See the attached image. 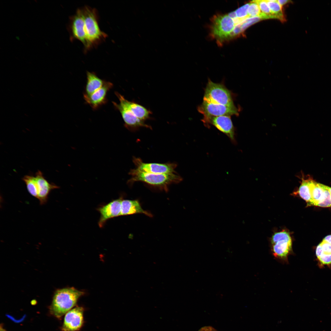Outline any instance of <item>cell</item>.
<instances>
[{
	"label": "cell",
	"instance_id": "cell-17",
	"mask_svg": "<svg viewBox=\"0 0 331 331\" xmlns=\"http://www.w3.org/2000/svg\"><path fill=\"white\" fill-rule=\"evenodd\" d=\"M138 213L143 214L150 217L152 216L151 213L142 208L138 200H122L121 216Z\"/></svg>",
	"mask_w": 331,
	"mask_h": 331
},
{
	"label": "cell",
	"instance_id": "cell-28",
	"mask_svg": "<svg viewBox=\"0 0 331 331\" xmlns=\"http://www.w3.org/2000/svg\"><path fill=\"white\" fill-rule=\"evenodd\" d=\"M318 259L320 262L323 264H331V254L324 253Z\"/></svg>",
	"mask_w": 331,
	"mask_h": 331
},
{
	"label": "cell",
	"instance_id": "cell-18",
	"mask_svg": "<svg viewBox=\"0 0 331 331\" xmlns=\"http://www.w3.org/2000/svg\"><path fill=\"white\" fill-rule=\"evenodd\" d=\"M86 82L83 94L89 95L100 89L105 80L99 77L94 72H86Z\"/></svg>",
	"mask_w": 331,
	"mask_h": 331
},
{
	"label": "cell",
	"instance_id": "cell-32",
	"mask_svg": "<svg viewBox=\"0 0 331 331\" xmlns=\"http://www.w3.org/2000/svg\"><path fill=\"white\" fill-rule=\"evenodd\" d=\"M277 1L281 6L287 3H290V2H292L291 1L288 0H279Z\"/></svg>",
	"mask_w": 331,
	"mask_h": 331
},
{
	"label": "cell",
	"instance_id": "cell-1",
	"mask_svg": "<svg viewBox=\"0 0 331 331\" xmlns=\"http://www.w3.org/2000/svg\"><path fill=\"white\" fill-rule=\"evenodd\" d=\"M129 174L131 176L128 181L130 185L135 182L141 181L166 191L168 190L170 185L178 183L182 180V177L176 173H154L143 172L135 169L131 170Z\"/></svg>",
	"mask_w": 331,
	"mask_h": 331
},
{
	"label": "cell",
	"instance_id": "cell-4",
	"mask_svg": "<svg viewBox=\"0 0 331 331\" xmlns=\"http://www.w3.org/2000/svg\"><path fill=\"white\" fill-rule=\"evenodd\" d=\"M235 26L234 19L228 14L215 15L211 20V35L221 44L233 39V32Z\"/></svg>",
	"mask_w": 331,
	"mask_h": 331
},
{
	"label": "cell",
	"instance_id": "cell-20",
	"mask_svg": "<svg viewBox=\"0 0 331 331\" xmlns=\"http://www.w3.org/2000/svg\"><path fill=\"white\" fill-rule=\"evenodd\" d=\"M311 180L302 179V183L297 191L299 196L307 203V206H311L312 198L310 187Z\"/></svg>",
	"mask_w": 331,
	"mask_h": 331
},
{
	"label": "cell",
	"instance_id": "cell-16",
	"mask_svg": "<svg viewBox=\"0 0 331 331\" xmlns=\"http://www.w3.org/2000/svg\"><path fill=\"white\" fill-rule=\"evenodd\" d=\"M115 94L120 103L129 109L138 118L144 121L150 119V115L152 113L150 110L139 104L127 100L117 92H115Z\"/></svg>",
	"mask_w": 331,
	"mask_h": 331
},
{
	"label": "cell",
	"instance_id": "cell-3",
	"mask_svg": "<svg viewBox=\"0 0 331 331\" xmlns=\"http://www.w3.org/2000/svg\"><path fill=\"white\" fill-rule=\"evenodd\" d=\"M81 8L84 20V30L90 49L98 45L108 36L100 29L96 9L87 6Z\"/></svg>",
	"mask_w": 331,
	"mask_h": 331
},
{
	"label": "cell",
	"instance_id": "cell-12",
	"mask_svg": "<svg viewBox=\"0 0 331 331\" xmlns=\"http://www.w3.org/2000/svg\"><path fill=\"white\" fill-rule=\"evenodd\" d=\"M113 84L105 80L100 89L91 94H83L85 103L89 105L93 110H96L105 105L108 101L107 96L108 92L112 88Z\"/></svg>",
	"mask_w": 331,
	"mask_h": 331
},
{
	"label": "cell",
	"instance_id": "cell-30",
	"mask_svg": "<svg viewBox=\"0 0 331 331\" xmlns=\"http://www.w3.org/2000/svg\"><path fill=\"white\" fill-rule=\"evenodd\" d=\"M324 253V252L322 247L320 244L317 246L316 248V254L317 257L318 258Z\"/></svg>",
	"mask_w": 331,
	"mask_h": 331
},
{
	"label": "cell",
	"instance_id": "cell-21",
	"mask_svg": "<svg viewBox=\"0 0 331 331\" xmlns=\"http://www.w3.org/2000/svg\"><path fill=\"white\" fill-rule=\"evenodd\" d=\"M22 180L25 184L29 194L37 199L38 189L35 177L26 175L23 177Z\"/></svg>",
	"mask_w": 331,
	"mask_h": 331
},
{
	"label": "cell",
	"instance_id": "cell-34",
	"mask_svg": "<svg viewBox=\"0 0 331 331\" xmlns=\"http://www.w3.org/2000/svg\"><path fill=\"white\" fill-rule=\"evenodd\" d=\"M328 188L331 195V187H328Z\"/></svg>",
	"mask_w": 331,
	"mask_h": 331
},
{
	"label": "cell",
	"instance_id": "cell-15",
	"mask_svg": "<svg viewBox=\"0 0 331 331\" xmlns=\"http://www.w3.org/2000/svg\"><path fill=\"white\" fill-rule=\"evenodd\" d=\"M38 189V199L40 204L44 205L47 203L48 195L51 190L59 187L54 184L50 183L44 177L43 173L38 170L35 176Z\"/></svg>",
	"mask_w": 331,
	"mask_h": 331
},
{
	"label": "cell",
	"instance_id": "cell-9",
	"mask_svg": "<svg viewBox=\"0 0 331 331\" xmlns=\"http://www.w3.org/2000/svg\"><path fill=\"white\" fill-rule=\"evenodd\" d=\"M202 120L206 127H209L210 124L214 126L226 134L233 143H236L234 128L230 116H212L203 119Z\"/></svg>",
	"mask_w": 331,
	"mask_h": 331
},
{
	"label": "cell",
	"instance_id": "cell-11",
	"mask_svg": "<svg viewBox=\"0 0 331 331\" xmlns=\"http://www.w3.org/2000/svg\"><path fill=\"white\" fill-rule=\"evenodd\" d=\"M84 309L77 306L68 312L65 315L62 331H77L82 327L84 323Z\"/></svg>",
	"mask_w": 331,
	"mask_h": 331
},
{
	"label": "cell",
	"instance_id": "cell-13",
	"mask_svg": "<svg viewBox=\"0 0 331 331\" xmlns=\"http://www.w3.org/2000/svg\"><path fill=\"white\" fill-rule=\"evenodd\" d=\"M112 102L115 108L120 113L124 126L128 129L135 130L141 127L151 128L150 126L138 118L129 109L121 103L119 102L117 104L114 101Z\"/></svg>",
	"mask_w": 331,
	"mask_h": 331
},
{
	"label": "cell",
	"instance_id": "cell-23",
	"mask_svg": "<svg viewBox=\"0 0 331 331\" xmlns=\"http://www.w3.org/2000/svg\"><path fill=\"white\" fill-rule=\"evenodd\" d=\"M256 1L260 9V17L262 20L275 18L274 17L268 5L266 0H256Z\"/></svg>",
	"mask_w": 331,
	"mask_h": 331
},
{
	"label": "cell",
	"instance_id": "cell-29",
	"mask_svg": "<svg viewBox=\"0 0 331 331\" xmlns=\"http://www.w3.org/2000/svg\"><path fill=\"white\" fill-rule=\"evenodd\" d=\"M324 253L331 254V245L323 241L320 243Z\"/></svg>",
	"mask_w": 331,
	"mask_h": 331
},
{
	"label": "cell",
	"instance_id": "cell-2",
	"mask_svg": "<svg viewBox=\"0 0 331 331\" xmlns=\"http://www.w3.org/2000/svg\"><path fill=\"white\" fill-rule=\"evenodd\" d=\"M83 294L82 291L74 287L57 290L50 307L51 314L58 318H61L76 305L78 299Z\"/></svg>",
	"mask_w": 331,
	"mask_h": 331
},
{
	"label": "cell",
	"instance_id": "cell-27",
	"mask_svg": "<svg viewBox=\"0 0 331 331\" xmlns=\"http://www.w3.org/2000/svg\"><path fill=\"white\" fill-rule=\"evenodd\" d=\"M261 20H262V18L259 17H249L245 19L240 23L241 24L242 32L251 25Z\"/></svg>",
	"mask_w": 331,
	"mask_h": 331
},
{
	"label": "cell",
	"instance_id": "cell-8",
	"mask_svg": "<svg viewBox=\"0 0 331 331\" xmlns=\"http://www.w3.org/2000/svg\"><path fill=\"white\" fill-rule=\"evenodd\" d=\"M84 20L81 8L78 9L75 13L70 17L68 27L71 40L77 39L83 44L85 51L89 50L86 36L84 32Z\"/></svg>",
	"mask_w": 331,
	"mask_h": 331
},
{
	"label": "cell",
	"instance_id": "cell-31",
	"mask_svg": "<svg viewBox=\"0 0 331 331\" xmlns=\"http://www.w3.org/2000/svg\"><path fill=\"white\" fill-rule=\"evenodd\" d=\"M198 331H218L212 327L205 326L202 327Z\"/></svg>",
	"mask_w": 331,
	"mask_h": 331
},
{
	"label": "cell",
	"instance_id": "cell-14",
	"mask_svg": "<svg viewBox=\"0 0 331 331\" xmlns=\"http://www.w3.org/2000/svg\"><path fill=\"white\" fill-rule=\"evenodd\" d=\"M122 201L121 199L115 200L98 208L100 214L98 225L100 227L109 219L121 216Z\"/></svg>",
	"mask_w": 331,
	"mask_h": 331
},
{
	"label": "cell",
	"instance_id": "cell-22",
	"mask_svg": "<svg viewBox=\"0 0 331 331\" xmlns=\"http://www.w3.org/2000/svg\"><path fill=\"white\" fill-rule=\"evenodd\" d=\"M268 5L275 18L283 22L286 19L282 10V6L277 0H266Z\"/></svg>",
	"mask_w": 331,
	"mask_h": 331
},
{
	"label": "cell",
	"instance_id": "cell-6",
	"mask_svg": "<svg viewBox=\"0 0 331 331\" xmlns=\"http://www.w3.org/2000/svg\"><path fill=\"white\" fill-rule=\"evenodd\" d=\"M271 250L274 257L280 261L287 262L292 252V240L290 233L283 230L275 233L271 239Z\"/></svg>",
	"mask_w": 331,
	"mask_h": 331
},
{
	"label": "cell",
	"instance_id": "cell-10",
	"mask_svg": "<svg viewBox=\"0 0 331 331\" xmlns=\"http://www.w3.org/2000/svg\"><path fill=\"white\" fill-rule=\"evenodd\" d=\"M133 161L136 169L143 172L159 174L176 173L175 169L177 165L174 163H146L140 158L135 157L133 158Z\"/></svg>",
	"mask_w": 331,
	"mask_h": 331
},
{
	"label": "cell",
	"instance_id": "cell-19",
	"mask_svg": "<svg viewBox=\"0 0 331 331\" xmlns=\"http://www.w3.org/2000/svg\"><path fill=\"white\" fill-rule=\"evenodd\" d=\"M310 187L312 200L311 206H316L324 196V185L317 183L311 180Z\"/></svg>",
	"mask_w": 331,
	"mask_h": 331
},
{
	"label": "cell",
	"instance_id": "cell-33",
	"mask_svg": "<svg viewBox=\"0 0 331 331\" xmlns=\"http://www.w3.org/2000/svg\"><path fill=\"white\" fill-rule=\"evenodd\" d=\"M323 241L327 242L331 245V234L326 236L323 239Z\"/></svg>",
	"mask_w": 331,
	"mask_h": 331
},
{
	"label": "cell",
	"instance_id": "cell-35",
	"mask_svg": "<svg viewBox=\"0 0 331 331\" xmlns=\"http://www.w3.org/2000/svg\"><path fill=\"white\" fill-rule=\"evenodd\" d=\"M1 331H4L3 330V329H2V330H1Z\"/></svg>",
	"mask_w": 331,
	"mask_h": 331
},
{
	"label": "cell",
	"instance_id": "cell-7",
	"mask_svg": "<svg viewBox=\"0 0 331 331\" xmlns=\"http://www.w3.org/2000/svg\"><path fill=\"white\" fill-rule=\"evenodd\" d=\"M197 109L204 116L203 119L223 116H238L239 110L235 106H227L209 103L203 101Z\"/></svg>",
	"mask_w": 331,
	"mask_h": 331
},
{
	"label": "cell",
	"instance_id": "cell-26",
	"mask_svg": "<svg viewBox=\"0 0 331 331\" xmlns=\"http://www.w3.org/2000/svg\"><path fill=\"white\" fill-rule=\"evenodd\" d=\"M248 13L249 17H260V10L256 0L252 1L250 2Z\"/></svg>",
	"mask_w": 331,
	"mask_h": 331
},
{
	"label": "cell",
	"instance_id": "cell-25",
	"mask_svg": "<svg viewBox=\"0 0 331 331\" xmlns=\"http://www.w3.org/2000/svg\"><path fill=\"white\" fill-rule=\"evenodd\" d=\"M327 186L324 185L325 194L322 200L317 205L322 207H331V195Z\"/></svg>",
	"mask_w": 331,
	"mask_h": 331
},
{
	"label": "cell",
	"instance_id": "cell-24",
	"mask_svg": "<svg viewBox=\"0 0 331 331\" xmlns=\"http://www.w3.org/2000/svg\"><path fill=\"white\" fill-rule=\"evenodd\" d=\"M249 4L250 2L246 3L234 11L236 17L233 19L236 25L240 23L249 17L248 10Z\"/></svg>",
	"mask_w": 331,
	"mask_h": 331
},
{
	"label": "cell",
	"instance_id": "cell-5",
	"mask_svg": "<svg viewBox=\"0 0 331 331\" xmlns=\"http://www.w3.org/2000/svg\"><path fill=\"white\" fill-rule=\"evenodd\" d=\"M203 101L209 103L233 106L230 91L223 85L209 79L205 90Z\"/></svg>",
	"mask_w": 331,
	"mask_h": 331
}]
</instances>
